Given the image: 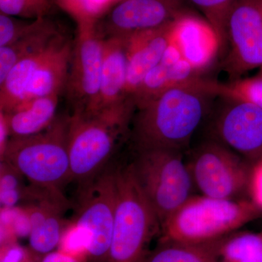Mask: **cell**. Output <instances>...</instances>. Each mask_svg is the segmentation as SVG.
I'll list each match as a JSON object with an SVG mask.
<instances>
[{"instance_id":"7402d4cb","label":"cell","mask_w":262,"mask_h":262,"mask_svg":"<svg viewBox=\"0 0 262 262\" xmlns=\"http://www.w3.org/2000/svg\"><path fill=\"white\" fill-rule=\"evenodd\" d=\"M217 262H262V231L237 230L213 241Z\"/></svg>"},{"instance_id":"5bb4252c","label":"cell","mask_w":262,"mask_h":262,"mask_svg":"<svg viewBox=\"0 0 262 262\" xmlns=\"http://www.w3.org/2000/svg\"><path fill=\"white\" fill-rule=\"evenodd\" d=\"M67 205L65 196L46 192L24 208L30 222L29 246L33 252L46 255L59 245L65 228L62 213Z\"/></svg>"},{"instance_id":"7c38bea8","label":"cell","mask_w":262,"mask_h":262,"mask_svg":"<svg viewBox=\"0 0 262 262\" xmlns=\"http://www.w3.org/2000/svg\"><path fill=\"white\" fill-rule=\"evenodd\" d=\"M229 50L223 63L230 81L262 66V0H236L227 24Z\"/></svg>"},{"instance_id":"9c48e42d","label":"cell","mask_w":262,"mask_h":262,"mask_svg":"<svg viewBox=\"0 0 262 262\" xmlns=\"http://www.w3.org/2000/svg\"><path fill=\"white\" fill-rule=\"evenodd\" d=\"M218 98L220 106L210 113V138L253 165L262 160V108L246 101Z\"/></svg>"},{"instance_id":"1f68e13d","label":"cell","mask_w":262,"mask_h":262,"mask_svg":"<svg viewBox=\"0 0 262 262\" xmlns=\"http://www.w3.org/2000/svg\"><path fill=\"white\" fill-rule=\"evenodd\" d=\"M27 253L15 243L4 245L2 248L1 262H24Z\"/></svg>"},{"instance_id":"9a60e30c","label":"cell","mask_w":262,"mask_h":262,"mask_svg":"<svg viewBox=\"0 0 262 262\" xmlns=\"http://www.w3.org/2000/svg\"><path fill=\"white\" fill-rule=\"evenodd\" d=\"M201 77L187 61L178 48L169 45L161 61L144 77L133 95L136 108H141L168 90L194 82Z\"/></svg>"},{"instance_id":"d6986e66","label":"cell","mask_w":262,"mask_h":262,"mask_svg":"<svg viewBox=\"0 0 262 262\" xmlns=\"http://www.w3.org/2000/svg\"><path fill=\"white\" fill-rule=\"evenodd\" d=\"M68 37L63 33L48 46L24 57L12 68L0 84V112L8 113L20 104L34 72Z\"/></svg>"},{"instance_id":"52a82bcc","label":"cell","mask_w":262,"mask_h":262,"mask_svg":"<svg viewBox=\"0 0 262 262\" xmlns=\"http://www.w3.org/2000/svg\"><path fill=\"white\" fill-rule=\"evenodd\" d=\"M186 163L202 195L239 200L248 192L252 164L212 138L193 148Z\"/></svg>"},{"instance_id":"4fadbf2b","label":"cell","mask_w":262,"mask_h":262,"mask_svg":"<svg viewBox=\"0 0 262 262\" xmlns=\"http://www.w3.org/2000/svg\"><path fill=\"white\" fill-rule=\"evenodd\" d=\"M170 41L182 59L199 73L206 70L222 49L220 38L205 18L192 10L179 15L172 24Z\"/></svg>"},{"instance_id":"7a4b0ae2","label":"cell","mask_w":262,"mask_h":262,"mask_svg":"<svg viewBox=\"0 0 262 262\" xmlns=\"http://www.w3.org/2000/svg\"><path fill=\"white\" fill-rule=\"evenodd\" d=\"M135 110L134 100L127 98L97 111L70 115L72 181L83 185L103 171L117 149L128 140Z\"/></svg>"},{"instance_id":"4dcf8cb0","label":"cell","mask_w":262,"mask_h":262,"mask_svg":"<svg viewBox=\"0 0 262 262\" xmlns=\"http://www.w3.org/2000/svg\"><path fill=\"white\" fill-rule=\"evenodd\" d=\"M248 193L251 201L262 210V160L252 165Z\"/></svg>"},{"instance_id":"e0dca14e","label":"cell","mask_w":262,"mask_h":262,"mask_svg":"<svg viewBox=\"0 0 262 262\" xmlns=\"http://www.w3.org/2000/svg\"><path fill=\"white\" fill-rule=\"evenodd\" d=\"M103 39L101 88L96 103L88 112L108 107L127 98L125 92L128 65L129 39L122 38Z\"/></svg>"},{"instance_id":"f546056e","label":"cell","mask_w":262,"mask_h":262,"mask_svg":"<svg viewBox=\"0 0 262 262\" xmlns=\"http://www.w3.org/2000/svg\"><path fill=\"white\" fill-rule=\"evenodd\" d=\"M34 20H24L0 13V47L11 44L26 34Z\"/></svg>"},{"instance_id":"4316f807","label":"cell","mask_w":262,"mask_h":262,"mask_svg":"<svg viewBox=\"0 0 262 262\" xmlns=\"http://www.w3.org/2000/svg\"><path fill=\"white\" fill-rule=\"evenodd\" d=\"M236 0H189L195 5L220 38L222 48L227 44V24Z\"/></svg>"},{"instance_id":"44dd1931","label":"cell","mask_w":262,"mask_h":262,"mask_svg":"<svg viewBox=\"0 0 262 262\" xmlns=\"http://www.w3.org/2000/svg\"><path fill=\"white\" fill-rule=\"evenodd\" d=\"M63 33L50 17L36 19L26 34L11 44L0 47V84L20 59L48 46Z\"/></svg>"},{"instance_id":"ffe728a7","label":"cell","mask_w":262,"mask_h":262,"mask_svg":"<svg viewBox=\"0 0 262 262\" xmlns=\"http://www.w3.org/2000/svg\"><path fill=\"white\" fill-rule=\"evenodd\" d=\"M59 96L34 98L8 113L0 112L5 117L10 137L34 135L49 127L56 118Z\"/></svg>"},{"instance_id":"e575fe53","label":"cell","mask_w":262,"mask_h":262,"mask_svg":"<svg viewBox=\"0 0 262 262\" xmlns=\"http://www.w3.org/2000/svg\"><path fill=\"white\" fill-rule=\"evenodd\" d=\"M24 262H36V261H34V260L32 259V258L28 257V256H27V258H26V259L24 260Z\"/></svg>"},{"instance_id":"ba28073f","label":"cell","mask_w":262,"mask_h":262,"mask_svg":"<svg viewBox=\"0 0 262 262\" xmlns=\"http://www.w3.org/2000/svg\"><path fill=\"white\" fill-rule=\"evenodd\" d=\"M117 198L115 168L103 170L81 186L75 222L87 236L88 256L94 262H107Z\"/></svg>"},{"instance_id":"8992f818","label":"cell","mask_w":262,"mask_h":262,"mask_svg":"<svg viewBox=\"0 0 262 262\" xmlns=\"http://www.w3.org/2000/svg\"><path fill=\"white\" fill-rule=\"evenodd\" d=\"M130 164L160 226L193 195L194 183L182 151L155 149L136 151Z\"/></svg>"},{"instance_id":"ac0fdd59","label":"cell","mask_w":262,"mask_h":262,"mask_svg":"<svg viewBox=\"0 0 262 262\" xmlns=\"http://www.w3.org/2000/svg\"><path fill=\"white\" fill-rule=\"evenodd\" d=\"M73 42L70 37L67 38L34 72L19 106L34 98L63 94L68 78Z\"/></svg>"},{"instance_id":"83f0119b","label":"cell","mask_w":262,"mask_h":262,"mask_svg":"<svg viewBox=\"0 0 262 262\" xmlns=\"http://www.w3.org/2000/svg\"><path fill=\"white\" fill-rule=\"evenodd\" d=\"M58 8L72 16L77 25V29L96 27L101 15L91 0H56Z\"/></svg>"},{"instance_id":"603a6c76","label":"cell","mask_w":262,"mask_h":262,"mask_svg":"<svg viewBox=\"0 0 262 262\" xmlns=\"http://www.w3.org/2000/svg\"><path fill=\"white\" fill-rule=\"evenodd\" d=\"M143 262H217L213 241L204 244H188L160 241Z\"/></svg>"},{"instance_id":"d6a6232c","label":"cell","mask_w":262,"mask_h":262,"mask_svg":"<svg viewBox=\"0 0 262 262\" xmlns=\"http://www.w3.org/2000/svg\"><path fill=\"white\" fill-rule=\"evenodd\" d=\"M41 262H80L77 258L62 252L61 251H51L45 255Z\"/></svg>"},{"instance_id":"8fae6325","label":"cell","mask_w":262,"mask_h":262,"mask_svg":"<svg viewBox=\"0 0 262 262\" xmlns=\"http://www.w3.org/2000/svg\"><path fill=\"white\" fill-rule=\"evenodd\" d=\"M189 0H119L98 19L96 29L103 39H129L135 34L161 28L189 11Z\"/></svg>"},{"instance_id":"6da1fadb","label":"cell","mask_w":262,"mask_h":262,"mask_svg":"<svg viewBox=\"0 0 262 262\" xmlns=\"http://www.w3.org/2000/svg\"><path fill=\"white\" fill-rule=\"evenodd\" d=\"M201 78L168 90L136 108L127 140L134 152L155 149L184 151L189 147L216 98L202 88Z\"/></svg>"},{"instance_id":"484cf974","label":"cell","mask_w":262,"mask_h":262,"mask_svg":"<svg viewBox=\"0 0 262 262\" xmlns=\"http://www.w3.org/2000/svg\"><path fill=\"white\" fill-rule=\"evenodd\" d=\"M57 8L56 0H0V13L27 20L48 18Z\"/></svg>"},{"instance_id":"3957f363","label":"cell","mask_w":262,"mask_h":262,"mask_svg":"<svg viewBox=\"0 0 262 262\" xmlns=\"http://www.w3.org/2000/svg\"><path fill=\"white\" fill-rule=\"evenodd\" d=\"M70 115H57L44 130L26 137L10 138L1 162H6L33 187L63 196L61 187L72 181L69 152Z\"/></svg>"},{"instance_id":"5b68a950","label":"cell","mask_w":262,"mask_h":262,"mask_svg":"<svg viewBox=\"0 0 262 262\" xmlns=\"http://www.w3.org/2000/svg\"><path fill=\"white\" fill-rule=\"evenodd\" d=\"M116 211L107 262H143L160 233L156 213L136 180L130 163L115 168Z\"/></svg>"},{"instance_id":"277c9868","label":"cell","mask_w":262,"mask_h":262,"mask_svg":"<svg viewBox=\"0 0 262 262\" xmlns=\"http://www.w3.org/2000/svg\"><path fill=\"white\" fill-rule=\"evenodd\" d=\"M252 201L192 195L160 226V241L204 244L261 218Z\"/></svg>"},{"instance_id":"836d02e7","label":"cell","mask_w":262,"mask_h":262,"mask_svg":"<svg viewBox=\"0 0 262 262\" xmlns=\"http://www.w3.org/2000/svg\"><path fill=\"white\" fill-rule=\"evenodd\" d=\"M10 139L9 131L3 114L0 113V157L4 154L5 150Z\"/></svg>"},{"instance_id":"d4e9b609","label":"cell","mask_w":262,"mask_h":262,"mask_svg":"<svg viewBox=\"0 0 262 262\" xmlns=\"http://www.w3.org/2000/svg\"><path fill=\"white\" fill-rule=\"evenodd\" d=\"M0 168L2 208H13L23 199L30 201L34 194V188L23 187L20 184V177L22 176L6 162H1Z\"/></svg>"},{"instance_id":"f1b7e54d","label":"cell","mask_w":262,"mask_h":262,"mask_svg":"<svg viewBox=\"0 0 262 262\" xmlns=\"http://www.w3.org/2000/svg\"><path fill=\"white\" fill-rule=\"evenodd\" d=\"M87 236L75 222L68 225L63 229L61 241L58 246L59 251L70 255L79 261V258L88 255Z\"/></svg>"},{"instance_id":"d590c367","label":"cell","mask_w":262,"mask_h":262,"mask_svg":"<svg viewBox=\"0 0 262 262\" xmlns=\"http://www.w3.org/2000/svg\"><path fill=\"white\" fill-rule=\"evenodd\" d=\"M258 75L262 77V66L261 67H260L259 73H258Z\"/></svg>"},{"instance_id":"2e32d148","label":"cell","mask_w":262,"mask_h":262,"mask_svg":"<svg viewBox=\"0 0 262 262\" xmlns=\"http://www.w3.org/2000/svg\"><path fill=\"white\" fill-rule=\"evenodd\" d=\"M173 22L161 28L139 33L129 39L125 98H132L145 76L161 61L170 43Z\"/></svg>"},{"instance_id":"30bf717a","label":"cell","mask_w":262,"mask_h":262,"mask_svg":"<svg viewBox=\"0 0 262 262\" xmlns=\"http://www.w3.org/2000/svg\"><path fill=\"white\" fill-rule=\"evenodd\" d=\"M103 59V39L96 27L77 29L64 90L70 115L89 111L98 97Z\"/></svg>"},{"instance_id":"cb8c5ba5","label":"cell","mask_w":262,"mask_h":262,"mask_svg":"<svg viewBox=\"0 0 262 262\" xmlns=\"http://www.w3.org/2000/svg\"><path fill=\"white\" fill-rule=\"evenodd\" d=\"M203 89L215 97H223L246 101L262 108V77L239 78L228 82L202 79Z\"/></svg>"}]
</instances>
